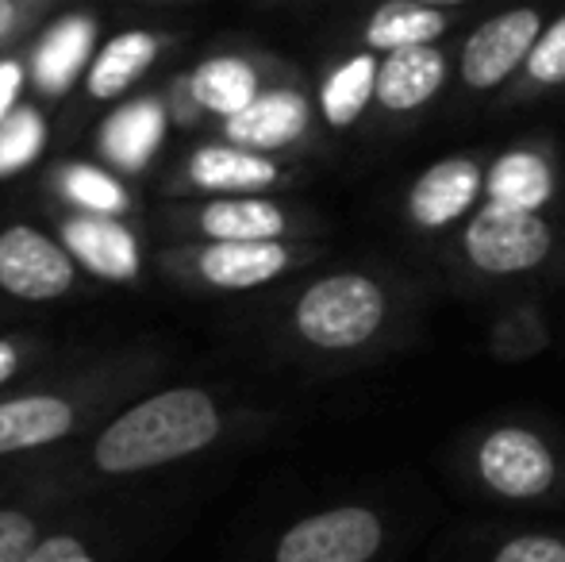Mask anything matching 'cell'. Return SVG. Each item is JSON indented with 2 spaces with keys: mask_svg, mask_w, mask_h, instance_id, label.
Wrapping results in <instances>:
<instances>
[{
  "mask_svg": "<svg viewBox=\"0 0 565 562\" xmlns=\"http://www.w3.org/2000/svg\"><path fill=\"white\" fill-rule=\"evenodd\" d=\"M419 297V285L401 271H331L300 289L292 328L300 343L320 354H373L404 343L416 324Z\"/></svg>",
  "mask_w": 565,
  "mask_h": 562,
  "instance_id": "6da1fadb",
  "label": "cell"
},
{
  "mask_svg": "<svg viewBox=\"0 0 565 562\" xmlns=\"http://www.w3.org/2000/svg\"><path fill=\"white\" fill-rule=\"evenodd\" d=\"M458 470L481 497L512 509L565 501V439L535 421H489L458 443Z\"/></svg>",
  "mask_w": 565,
  "mask_h": 562,
  "instance_id": "7a4b0ae2",
  "label": "cell"
},
{
  "mask_svg": "<svg viewBox=\"0 0 565 562\" xmlns=\"http://www.w3.org/2000/svg\"><path fill=\"white\" fill-rule=\"evenodd\" d=\"M562 227L554 212H523L481 201L447 240V274L466 289H504L539 278L558 263Z\"/></svg>",
  "mask_w": 565,
  "mask_h": 562,
  "instance_id": "3957f363",
  "label": "cell"
},
{
  "mask_svg": "<svg viewBox=\"0 0 565 562\" xmlns=\"http://www.w3.org/2000/svg\"><path fill=\"white\" fill-rule=\"evenodd\" d=\"M220 435V413L209 393L170 390L135 405L97 439V466L108 474L147 470L209 447Z\"/></svg>",
  "mask_w": 565,
  "mask_h": 562,
  "instance_id": "277c9868",
  "label": "cell"
},
{
  "mask_svg": "<svg viewBox=\"0 0 565 562\" xmlns=\"http://www.w3.org/2000/svg\"><path fill=\"white\" fill-rule=\"evenodd\" d=\"M546 28L543 4H512L492 12L454 46V89L461 97H500L527 62Z\"/></svg>",
  "mask_w": 565,
  "mask_h": 562,
  "instance_id": "5b68a950",
  "label": "cell"
},
{
  "mask_svg": "<svg viewBox=\"0 0 565 562\" xmlns=\"http://www.w3.org/2000/svg\"><path fill=\"white\" fill-rule=\"evenodd\" d=\"M484 166L481 150H454L427 162L408 181L401 197V220L416 240L443 243L481 209L484 201Z\"/></svg>",
  "mask_w": 565,
  "mask_h": 562,
  "instance_id": "8992f818",
  "label": "cell"
},
{
  "mask_svg": "<svg viewBox=\"0 0 565 562\" xmlns=\"http://www.w3.org/2000/svg\"><path fill=\"white\" fill-rule=\"evenodd\" d=\"M388 536L385 512L350 501L297 520L277 540L274 562H377Z\"/></svg>",
  "mask_w": 565,
  "mask_h": 562,
  "instance_id": "52a82bcc",
  "label": "cell"
},
{
  "mask_svg": "<svg viewBox=\"0 0 565 562\" xmlns=\"http://www.w3.org/2000/svg\"><path fill=\"white\" fill-rule=\"evenodd\" d=\"M454 82V46L424 43L404 46V51L381 54L377 66V93H373V113L393 128L416 124Z\"/></svg>",
  "mask_w": 565,
  "mask_h": 562,
  "instance_id": "ba28073f",
  "label": "cell"
},
{
  "mask_svg": "<svg viewBox=\"0 0 565 562\" xmlns=\"http://www.w3.org/2000/svg\"><path fill=\"white\" fill-rule=\"evenodd\" d=\"M562 197V158L554 139L527 136L500 147L484 166V201L523 212H554Z\"/></svg>",
  "mask_w": 565,
  "mask_h": 562,
  "instance_id": "9c48e42d",
  "label": "cell"
},
{
  "mask_svg": "<svg viewBox=\"0 0 565 562\" xmlns=\"http://www.w3.org/2000/svg\"><path fill=\"white\" fill-rule=\"evenodd\" d=\"M277 62L258 59V54L224 51L204 59L196 70H189L185 82L178 89V113L181 116H220L231 120L243 113L254 97L274 85Z\"/></svg>",
  "mask_w": 565,
  "mask_h": 562,
  "instance_id": "30bf717a",
  "label": "cell"
},
{
  "mask_svg": "<svg viewBox=\"0 0 565 562\" xmlns=\"http://www.w3.org/2000/svg\"><path fill=\"white\" fill-rule=\"evenodd\" d=\"M312 120H316L312 97L297 82H274L243 113L224 120V136L227 142H238V147L274 155V150H289L300 139L312 136Z\"/></svg>",
  "mask_w": 565,
  "mask_h": 562,
  "instance_id": "8fae6325",
  "label": "cell"
},
{
  "mask_svg": "<svg viewBox=\"0 0 565 562\" xmlns=\"http://www.w3.org/2000/svg\"><path fill=\"white\" fill-rule=\"evenodd\" d=\"M100 20L89 8H74L62 12L39 31L35 46L28 59V77L43 97H62L74 89V82L82 77V70L93 62V46H97Z\"/></svg>",
  "mask_w": 565,
  "mask_h": 562,
  "instance_id": "7c38bea8",
  "label": "cell"
},
{
  "mask_svg": "<svg viewBox=\"0 0 565 562\" xmlns=\"http://www.w3.org/2000/svg\"><path fill=\"white\" fill-rule=\"evenodd\" d=\"M74 282L70 258L31 227H8L0 235V285L15 297L46 300Z\"/></svg>",
  "mask_w": 565,
  "mask_h": 562,
  "instance_id": "4fadbf2b",
  "label": "cell"
},
{
  "mask_svg": "<svg viewBox=\"0 0 565 562\" xmlns=\"http://www.w3.org/2000/svg\"><path fill=\"white\" fill-rule=\"evenodd\" d=\"M458 28L454 8H431L419 0H377L358 23V46L373 54H393L404 46L443 43Z\"/></svg>",
  "mask_w": 565,
  "mask_h": 562,
  "instance_id": "5bb4252c",
  "label": "cell"
},
{
  "mask_svg": "<svg viewBox=\"0 0 565 562\" xmlns=\"http://www.w3.org/2000/svg\"><path fill=\"white\" fill-rule=\"evenodd\" d=\"M305 263L285 240H216L201 255V274L216 289H254Z\"/></svg>",
  "mask_w": 565,
  "mask_h": 562,
  "instance_id": "9a60e30c",
  "label": "cell"
},
{
  "mask_svg": "<svg viewBox=\"0 0 565 562\" xmlns=\"http://www.w3.org/2000/svg\"><path fill=\"white\" fill-rule=\"evenodd\" d=\"M377 66H381V54L358 46V51L342 54V59H335L323 70L316 108H320V120L328 124V128L350 131L365 120V113H373Z\"/></svg>",
  "mask_w": 565,
  "mask_h": 562,
  "instance_id": "2e32d148",
  "label": "cell"
},
{
  "mask_svg": "<svg viewBox=\"0 0 565 562\" xmlns=\"http://www.w3.org/2000/svg\"><path fill=\"white\" fill-rule=\"evenodd\" d=\"M170 35H158L150 28H127L119 35L108 39L97 54H93L89 70H85V89L93 100H116L119 93H127L150 66L158 62V54L170 46Z\"/></svg>",
  "mask_w": 565,
  "mask_h": 562,
  "instance_id": "e0dca14e",
  "label": "cell"
},
{
  "mask_svg": "<svg viewBox=\"0 0 565 562\" xmlns=\"http://www.w3.org/2000/svg\"><path fill=\"white\" fill-rule=\"evenodd\" d=\"M554 343L551 316H546L543 300L520 293L508 305H500L484 324V351L500 367H523V362L546 354Z\"/></svg>",
  "mask_w": 565,
  "mask_h": 562,
  "instance_id": "ac0fdd59",
  "label": "cell"
},
{
  "mask_svg": "<svg viewBox=\"0 0 565 562\" xmlns=\"http://www.w3.org/2000/svg\"><path fill=\"white\" fill-rule=\"evenodd\" d=\"M189 178L212 193H262L281 181V166L269 155L238 142H216L201 147L189 158Z\"/></svg>",
  "mask_w": 565,
  "mask_h": 562,
  "instance_id": "d6986e66",
  "label": "cell"
},
{
  "mask_svg": "<svg viewBox=\"0 0 565 562\" xmlns=\"http://www.w3.org/2000/svg\"><path fill=\"white\" fill-rule=\"evenodd\" d=\"M166 124H170L166 105H158V100H150V97L131 100V105L116 108L105 120V128H100V150H105L116 166L139 170L158 150V142L166 139Z\"/></svg>",
  "mask_w": 565,
  "mask_h": 562,
  "instance_id": "ffe728a7",
  "label": "cell"
},
{
  "mask_svg": "<svg viewBox=\"0 0 565 562\" xmlns=\"http://www.w3.org/2000/svg\"><path fill=\"white\" fill-rule=\"evenodd\" d=\"M565 89V8L554 20H546L543 35L535 39L527 62L515 74V82L500 93V108H523L546 100Z\"/></svg>",
  "mask_w": 565,
  "mask_h": 562,
  "instance_id": "44dd1931",
  "label": "cell"
},
{
  "mask_svg": "<svg viewBox=\"0 0 565 562\" xmlns=\"http://www.w3.org/2000/svg\"><path fill=\"white\" fill-rule=\"evenodd\" d=\"M212 240H285L292 232L289 212L269 197H224L201 216Z\"/></svg>",
  "mask_w": 565,
  "mask_h": 562,
  "instance_id": "7402d4cb",
  "label": "cell"
},
{
  "mask_svg": "<svg viewBox=\"0 0 565 562\" xmlns=\"http://www.w3.org/2000/svg\"><path fill=\"white\" fill-rule=\"evenodd\" d=\"M66 247L100 278L127 282L139 271V251L131 232L108 224V220H74L66 224Z\"/></svg>",
  "mask_w": 565,
  "mask_h": 562,
  "instance_id": "603a6c76",
  "label": "cell"
},
{
  "mask_svg": "<svg viewBox=\"0 0 565 562\" xmlns=\"http://www.w3.org/2000/svg\"><path fill=\"white\" fill-rule=\"evenodd\" d=\"M74 413L66 401L54 397H23L0 405V455L4 450H28L39 443H51L70 432Z\"/></svg>",
  "mask_w": 565,
  "mask_h": 562,
  "instance_id": "cb8c5ba5",
  "label": "cell"
},
{
  "mask_svg": "<svg viewBox=\"0 0 565 562\" xmlns=\"http://www.w3.org/2000/svg\"><path fill=\"white\" fill-rule=\"evenodd\" d=\"M43 139H46L43 116L28 105H15L8 113V120L0 124V178L23 170L43 150Z\"/></svg>",
  "mask_w": 565,
  "mask_h": 562,
  "instance_id": "d4e9b609",
  "label": "cell"
},
{
  "mask_svg": "<svg viewBox=\"0 0 565 562\" xmlns=\"http://www.w3.org/2000/svg\"><path fill=\"white\" fill-rule=\"evenodd\" d=\"M62 193L74 204L93 209V212H119L127 204L124 189H119L108 173L93 170V166H66V170H62Z\"/></svg>",
  "mask_w": 565,
  "mask_h": 562,
  "instance_id": "484cf974",
  "label": "cell"
},
{
  "mask_svg": "<svg viewBox=\"0 0 565 562\" xmlns=\"http://www.w3.org/2000/svg\"><path fill=\"white\" fill-rule=\"evenodd\" d=\"M481 562H565V532H515L500 540Z\"/></svg>",
  "mask_w": 565,
  "mask_h": 562,
  "instance_id": "4316f807",
  "label": "cell"
},
{
  "mask_svg": "<svg viewBox=\"0 0 565 562\" xmlns=\"http://www.w3.org/2000/svg\"><path fill=\"white\" fill-rule=\"evenodd\" d=\"M54 0H0V51L23 43L31 28L51 15Z\"/></svg>",
  "mask_w": 565,
  "mask_h": 562,
  "instance_id": "83f0119b",
  "label": "cell"
},
{
  "mask_svg": "<svg viewBox=\"0 0 565 562\" xmlns=\"http://www.w3.org/2000/svg\"><path fill=\"white\" fill-rule=\"evenodd\" d=\"M31 536H35V524L23 512H0V562L28 559Z\"/></svg>",
  "mask_w": 565,
  "mask_h": 562,
  "instance_id": "f1b7e54d",
  "label": "cell"
},
{
  "mask_svg": "<svg viewBox=\"0 0 565 562\" xmlns=\"http://www.w3.org/2000/svg\"><path fill=\"white\" fill-rule=\"evenodd\" d=\"M23 77H28V66H23L20 59H12V54H4V59H0V124H4L8 113L15 108Z\"/></svg>",
  "mask_w": 565,
  "mask_h": 562,
  "instance_id": "f546056e",
  "label": "cell"
},
{
  "mask_svg": "<svg viewBox=\"0 0 565 562\" xmlns=\"http://www.w3.org/2000/svg\"><path fill=\"white\" fill-rule=\"evenodd\" d=\"M23 562H93L85 555V548L77 540H70V536H54V540L39 543L35 551H28V559Z\"/></svg>",
  "mask_w": 565,
  "mask_h": 562,
  "instance_id": "4dcf8cb0",
  "label": "cell"
},
{
  "mask_svg": "<svg viewBox=\"0 0 565 562\" xmlns=\"http://www.w3.org/2000/svg\"><path fill=\"white\" fill-rule=\"evenodd\" d=\"M12 370H15V351L8 343H0V382L12 378Z\"/></svg>",
  "mask_w": 565,
  "mask_h": 562,
  "instance_id": "1f68e13d",
  "label": "cell"
},
{
  "mask_svg": "<svg viewBox=\"0 0 565 562\" xmlns=\"http://www.w3.org/2000/svg\"><path fill=\"white\" fill-rule=\"evenodd\" d=\"M419 4H431V8H454V12H458V8L473 4V0H419Z\"/></svg>",
  "mask_w": 565,
  "mask_h": 562,
  "instance_id": "d6a6232c",
  "label": "cell"
}]
</instances>
